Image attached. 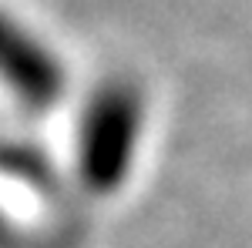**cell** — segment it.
<instances>
[{"instance_id": "6da1fadb", "label": "cell", "mask_w": 252, "mask_h": 248, "mask_svg": "<svg viewBox=\"0 0 252 248\" xmlns=\"http://www.w3.org/2000/svg\"><path fill=\"white\" fill-rule=\"evenodd\" d=\"M0 81L27 104H54L61 94V67L37 40L0 14Z\"/></svg>"}]
</instances>
